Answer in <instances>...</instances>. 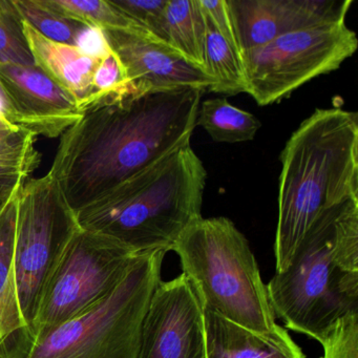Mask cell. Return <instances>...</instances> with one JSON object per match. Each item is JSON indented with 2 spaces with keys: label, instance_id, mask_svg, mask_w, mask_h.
<instances>
[{
  "label": "cell",
  "instance_id": "cell-18",
  "mask_svg": "<svg viewBox=\"0 0 358 358\" xmlns=\"http://www.w3.org/2000/svg\"><path fill=\"white\" fill-rule=\"evenodd\" d=\"M165 20L167 45L204 69L205 20L198 0H169Z\"/></svg>",
  "mask_w": 358,
  "mask_h": 358
},
{
  "label": "cell",
  "instance_id": "cell-27",
  "mask_svg": "<svg viewBox=\"0 0 358 358\" xmlns=\"http://www.w3.org/2000/svg\"><path fill=\"white\" fill-rule=\"evenodd\" d=\"M75 47L96 59H103L112 53L103 31L85 26L77 36Z\"/></svg>",
  "mask_w": 358,
  "mask_h": 358
},
{
  "label": "cell",
  "instance_id": "cell-28",
  "mask_svg": "<svg viewBox=\"0 0 358 358\" xmlns=\"http://www.w3.org/2000/svg\"><path fill=\"white\" fill-rule=\"evenodd\" d=\"M27 350L10 341L0 324V358H24Z\"/></svg>",
  "mask_w": 358,
  "mask_h": 358
},
{
  "label": "cell",
  "instance_id": "cell-15",
  "mask_svg": "<svg viewBox=\"0 0 358 358\" xmlns=\"http://www.w3.org/2000/svg\"><path fill=\"white\" fill-rule=\"evenodd\" d=\"M206 358H306L286 329L257 332L204 309Z\"/></svg>",
  "mask_w": 358,
  "mask_h": 358
},
{
  "label": "cell",
  "instance_id": "cell-24",
  "mask_svg": "<svg viewBox=\"0 0 358 358\" xmlns=\"http://www.w3.org/2000/svg\"><path fill=\"white\" fill-rule=\"evenodd\" d=\"M113 5L133 20L146 36L167 45L166 10L169 0H110Z\"/></svg>",
  "mask_w": 358,
  "mask_h": 358
},
{
  "label": "cell",
  "instance_id": "cell-12",
  "mask_svg": "<svg viewBox=\"0 0 358 358\" xmlns=\"http://www.w3.org/2000/svg\"><path fill=\"white\" fill-rule=\"evenodd\" d=\"M353 0H227L240 55L303 29L345 22Z\"/></svg>",
  "mask_w": 358,
  "mask_h": 358
},
{
  "label": "cell",
  "instance_id": "cell-31",
  "mask_svg": "<svg viewBox=\"0 0 358 358\" xmlns=\"http://www.w3.org/2000/svg\"><path fill=\"white\" fill-rule=\"evenodd\" d=\"M0 99L3 100V91H1V87H0ZM5 104V103H3Z\"/></svg>",
  "mask_w": 358,
  "mask_h": 358
},
{
  "label": "cell",
  "instance_id": "cell-29",
  "mask_svg": "<svg viewBox=\"0 0 358 358\" xmlns=\"http://www.w3.org/2000/svg\"><path fill=\"white\" fill-rule=\"evenodd\" d=\"M0 124L14 125L8 119L7 114H6L5 104H3L1 99H0Z\"/></svg>",
  "mask_w": 358,
  "mask_h": 358
},
{
  "label": "cell",
  "instance_id": "cell-5",
  "mask_svg": "<svg viewBox=\"0 0 358 358\" xmlns=\"http://www.w3.org/2000/svg\"><path fill=\"white\" fill-rule=\"evenodd\" d=\"M171 251L205 310L257 332L275 328L267 288L244 234L228 217H201Z\"/></svg>",
  "mask_w": 358,
  "mask_h": 358
},
{
  "label": "cell",
  "instance_id": "cell-10",
  "mask_svg": "<svg viewBox=\"0 0 358 358\" xmlns=\"http://www.w3.org/2000/svg\"><path fill=\"white\" fill-rule=\"evenodd\" d=\"M137 358H206L204 308L185 274L157 286Z\"/></svg>",
  "mask_w": 358,
  "mask_h": 358
},
{
  "label": "cell",
  "instance_id": "cell-9",
  "mask_svg": "<svg viewBox=\"0 0 358 358\" xmlns=\"http://www.w3.org/2000/svg\"><path fill=\"white\" fill-rule=\"evenodd\" d=\"M138 255L79 227L45 287L30 330L33 343L110 294Z\"/></svg>",
  "mask_w": 358,
  "mask_h": 358
},
{
  "label": "cell",
  "instance_id": "cell-21",
  "mask_svg": "<svg viewBox=\"0 0 358 358\" xmlns=\"http://www.w3.org/2000/svg\"><path fill=\"white\" fill-rule=\"evenodd\" d=\"M48 5L69 20L103 32H134L141 29L113 5L110 0H47ZM146 36V35H145Z\"/></svg>",
  "mask_w": 358,
  "mask_h": 358
},
{
  "label": "cell",
  "instance_id": "cell-25",
  "mask_svg": "<svg viewBox=\"0 0 358 358\" xmlns=\"http://www.w3.org/2000/svg\"><path fill=\"white\" fill-rule=\"evenodd\" d=\"M320 358H358V311L339 318L320 341Z\"/></svg>",
  "mask_w": 358,
  "mask_h": 358
},
{
  "label": "cell",
  "instance_id": "cell-19",
  "mask_svg": "<svg viewBox=\"0 0 358 358\" xmlns=\"http://www.w3.org/2000/svg\"><path fill=\"white\" fill-rule=\"evenodd\" d=\"M196 125L213 141L242 143L253 140L262 124L255 115L236 108L226 98H215L200 104Z\"/></svg>",
  "mask_w": 358,
  "mask_h": 358
},
{
  "label": "cell",
  "instance_id": "cell-22",
  "mask_svg": "<svg viewBox=\"0 0 358 358\" xmlns=\"http://www.w3.org/2000/svg\"><path fill=\"white\" fill-rule=\"evenodd\" d=\"M13 5L22 20L56 43L75 45L79 32L85 27L52 9L47 0H13Z\"/></svg>",
  "mask_w": 358,
  "mask_h": 358
},
{
  "label": "cell",
  "instance_id": "cell-17",
  "mask_svg": "<svg viewBox=\"0 0 358 358\" xmlns=\"http://www.w3.org/2000/svg\"><path fill=\"white\" fill-rule=\"evenodd\" d=\"M37 137L24 129L0 131V208L18 192L41 162Z\"/></svg>",
  "mask_w": 358,
  "mask_h": 358
},
{
  "label": "cell",
  "instance_id": "cell-1",
  "mask_svg": "<svg viewBox=\"0 0 358 358\" xmlns=\"http://www.w3.org/2000/svg\"><path fill=\"white\" fill-rule=\"evenodd\" d=\"M204 90L131 96L83 113L66 129L48 173L75 213L190 142Z\"/></svg>",
  "mask_w": 358,
  "mask_h": 358
},
{
  "label": "cell",
  "instance_id": "cell-20",
  "mask_svg": "<svg viewBox=\"0 0 358 358\" xmlns=\"http://www.w3.org/2000/svg\"><path fill=\"white\" fill-rule=\"evenodd\" d=\"M204 20V69L215 81L211 92L227 96L245 93L240 54L217 33L205 15Z\"/></svg>",
  "mask_w": 358,
  "mask_h": 358
},
{
  "label": "cell",
  "instance_id": "cell-26",
  "mask_svg": "<svg viewBox=\"0 0 358 358\" xmlns=\"http://www.w3.org/2000/svg\"><path fill=\"white\" fill-rule=\"evenodd\" d=\"M198 3L203 14L215 27L217 33L238 52L227 0H198Z\"/></svg>",
  "mask_w": 358,
  "mask_h": 358
},
{
  "label": "cell",
  "instance_id": "cell-2",
  "mask_svg": "<svg viewBox=\"0 0 358 358\" xmlns=\"http://www.w3.org/2000/svg\"><path fill=\"white\" fill-rule=\"evenodd\" d=\"M276 272L284 271L322 211L358 199V115L317 108L280 155Z\"/></svg>",
  "mask_w": 358,
  "mask_h": 358
},
{
  "label": "cell",
  "instance_id": "cell-16",
  "mask_svg": "<svg viewBox=\"0 0 358 358\" xmlns=\"http://www.w3.org/2000/svg\"><path fill=\"white\" fill-rule=\"evenodd\" d=\"M16 198L0 208V324L6 336L28 353L32 337L20 315L14 282Z\"/></svg>",
  "mask_w": 358,
  "mask_h": 358
},
{
  "label": "cell",
  "instance_id": "cell-8",
  "mask_svg": "<svg viewBox=\"0 0 358 358\" xmlns=\"http://www.w3.org/2000/svg\"><path fill=\"white\" fill-rule=\"evenodd\" d=\"M357 48V35L345 22L282 35L241 54L245 93L259 106L278 103L312 79L337 70Z\"/></svg>",
  "mask_w": 358,
  "mask_h": 358
},
{
  "label": "cell",
  "instance_id": "cell-13",
  "mask_svg": "<svg viewBox=\"0 0 358 358\" xmlns=\"http://www.w3.org/2000/svg\"><path fill=\"white\" fill-rule=\"evenodd\" d=\"M125 75L139 94L177 87L213 91L215 79L165 43L134 32H104Z\"/></svg>",
  "mask_w": 358,
  "mask_h": 358
},
{
  "label": "cell",
  "instance_id": "cell-11",
  "mask_svg": "<svg viewBox=\"0 0 358 358\" xmlns=\"http://www.w3.org/2000/svg\"><path fill=\"white\" fill-rule=\"evenodd\" d=\"M0 87L10 122L36 137H62L83 116L74 99L35 66L0 62Z\"/></svg>",
  "mask_w": 358,
  "mask_h": 358
},
{
  "label": "cell",
  "instance_id": "cell-30",
  "mask_svg": "<svg viewBox=\"0 0 358 358\" xmlns=\"http://www.w3.org/2000/svg\"><path fill=\"white\" fill-rule=\"evenodd\" d=\"M20 129V127H15V125H3L0 124V131H9V129Z\"/></svg>",
  "mask_w": 358,
  "mask_h": 358
},
{
  "label": "cell",
  "instance_id": "cell-4",
  "mask_svg": "<svg viewBox=\"0 0 358 358\" xmlns=\"http://www.w3.org/2000/svg\"><path fill=\"white\" fill-rule=\"evenodd\" d=\"M206 179V169L188 142L77 211V222L135 252H169L202 217Z\"/></svg>",
  "mask_w": 358,
  "mask_h": 358
},
{
  "label": "cell",
  "instance_id": "cell-3",
  "mask_svg": "<svg viewBox=\"0 0 358 358\" xmlns=\"http://www.w3.org/2000/svg\"><path fill=\"white\" fill-rule=\"evenodd\" d=\"M266 288L275 318L318 343L339 318L358 311V199L322 211Z\"/></svg>",
  "mask_w": 358,
  "mask_h": 358
},
{
  "label": "cell",
  "instance_id": "cell-14",
  "mask_svg": "<svg viewBox=\"0 0 358 358\" xmlns=\"http://www.w3.org/2000/svg\"><path fill=\"white\" fill-rule=\"evenodd\" d=\"M22 26L35 68L73 98L83 114L91 97L94 75L102 59L87 55L75 45L48 39L24 20Z\"/></svg>",
  "mask_w": 358,
  "mask_h": 358
},
{
  "label": "cell",
  "instance_id": "cell-7",
  "mask_svg": "<svg viewBox=\"0 0 358 358\" xmlns=\"http://www.w3.org/2000/svg\"><path fill=\"white\" fill-rule=\"evenodd\" d=\"M79 227L76 215L49 173L31 178L18 192L14 282L20 315L29 332L45 287Z\"/></svg>",
  "mask_w": 358,
  "mask_h": 358
},
{
  "label": "cell",
  "instance_id": "cell-6",
  "mask_svg": "<svg viewBox=\"0 0 358 358\" xmlns=\"http://www.w3.org/2000/svg\"><path fill=\"white\" fill-rule=\"evenodd\" d=\"M166 253L138 255L110 294L34 341L24 358H137Z\"/></svg>",
  "mask_w": 358,
  "mask_h": 358
},
{
  "label": "cell",
  "instance_id": "cell-23",
  "mask_svg": "<svg viewBox=\"0 0 358 358\" xmlns=\"http://www.w3.org/2000/svg\"><path fill=\"white\" fill-rule=\"evenodd\" d=\"M0 62L34 66L13 0H0Z\"/></svg>",
  "mask_w": 358,
  "mask_h": 358
}]
</instances>
